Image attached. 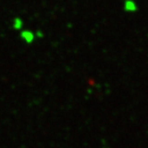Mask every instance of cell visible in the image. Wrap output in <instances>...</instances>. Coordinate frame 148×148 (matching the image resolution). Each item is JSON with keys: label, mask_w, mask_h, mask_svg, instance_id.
I'll return each instance as SVG.
<instances>
[{"label": "cell", "mask_w": 148, "mask_h": 148, "mask_svg": "<svg viewBox=\"0 0 148 148\" xmlns=\"http://www.w3.org/2000/svg\"><path fill=\"white\" fill-rule=\"evenodd\" d=\"M21 38L22 39L26 42L27 44H30L32 43L35 39V34L32 32L31 30H29V29H22L21 30Z\"/></svg>", "instance_id": "obj_1"}, {"label": "cell", "mask_w": 148, "mask_h": 148, "mask_svg": "<svg viewBox=\"0 0 148 148\" xmlns=\"http://www.w3.org/2000/svg\"><path fill=\"white\" fill-rule=\"evenodd\" d=\"M23 27V20L21 18H19V17L14 18V21H13V28L15 29H18V30H22Z\"/></svg>", "instance_id": "obj_2"}]
</instances>
